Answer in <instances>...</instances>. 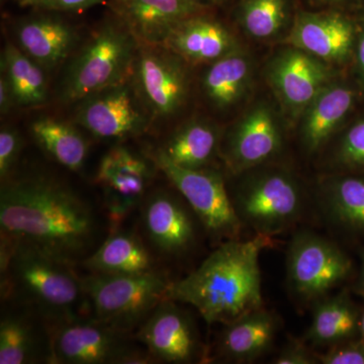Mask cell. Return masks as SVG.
Wrapping results in <instances>:
<instances>
[{
    "mask_svg": "<svg viewBox=\"0 0 364 364\" xmlns=\"http://www.w3.org/2000/svg\"><path fill=\"white\" fill-rule=\"evenodd\" d=\"M317 358L323 364H364V343L359 338L349 340L317 354Z\"/></svg>",
    "mask_w": 364,
    "mask_h": 364,
    "instance_id": "33",
    "label": "cell"
},
{
    "mask_svg": "<svg viewBox=\"0 0 364 364\" xmlns=\"http://www.w3.org/2000/svg\"><path fill=\"white\" fill-rule=\"evenodd\" d=\"M196 220L186 200L170 191H154L146 196L141 203V226L145 241L151 250L170 259L181 258L195 248L198 242Z\"/></svg>",
    "mask_w": 364,
    "mask_h": 364,
    "instance_id": "12",
    "label": "cell"
},
{
    "mask_svg": "<svg viewBox=\"0 0 364 364\" xmlns=\"http://www.w3.org/2000/svg\"><path fill=\"white\" fill-rule=\"evenodd\" d=\"M282 134L279 122L265 105L246 112L221 140L220 152L231 171L240 174L264 164L279 152Z\"/></svg>",
    "mask_w": 364,
    "mask_h": 364,
    "instance_id": "15",
    "label": "cell"
},
{
    "mask_svg": "<svg viewBox=\"0 0 364 364\" xmlns=\"http://www.w3.org/2000/svg\"><path fill=\"white\" fill-rule=\"evenodd\" d=\"M28 1L35 2V1H36V0H28Z\"/></svg>",
    "mask_w": 364,
    "mask_h": 364,
    "instance_id": "44",
    "label": "cell"
},
{
    "mask_svg": "<svg viewBox=\"0 0 364 364\" xmlns=\"http://www.w3.org/2000/svg\"><path fill=\"white\" fill-rule=\"evenodd\" d=\"M141 104L135 87L126 81L85 98L76 121L97 138L124 139L140 135L148 126Z\"/></svg>",
    "mask_w": 364,
    "mask_h": 364,
    "instance_id": "14",
    "label": "cell"
},
{
    "mask_svg": "<svg viewBox=\"0 0 364 364\" xmlns=\"http://www.w3.org/2000/svg\"><path fill=\"white\" fill-rule=\"evenodd\" d=\"M220 145L221 136L214 124L198 119L181 126L158 150L177 166L203 169L215 159Z\"/></svg>",
    "mask_w": 364,
    "mask_h": 364,
    "instance_id": "27",
    "label": "cell"
},
{
    "mask_svg": "<svg viewBox=\"0 0 364 364\" xmlns=\"http://www.w3.org/2000/svg\"><path fill=\"white\" fill-rule=\"evenodd\" d=\"M21 150V140L18 132L11 128L0 132V177L4 181L11 176Z\"/></svg>",
    "mask_w": 364,
    "mask_h": 364,
    "instance_id": "34",
    "label": "cell"
},
{
    "mask_svg": "<svg viewBox=\"0 0 364 364\" xmlns=\"http://www.w3.org/2000/svg\"><path fill=\"white\" fill-rule=\"evenodd\" d=\"M318 205L333 227L364 240V173L339 171L318 186Z\"/></svg>",
    "mask_w": 364,
    "mask_h": 364,
    "instance_id": "20",
    "label": "cell"
},
{
    "mask_svg": "<svg viewBox=\"0 0 364 364\" xmlns=\"http://www.w3.org/2000/svg\"><path fill=\"white\" fill-rule=\"evenodd\" d=\"M74 267L32 244L1 237L2 299L32 309L52 329L90 312Z\"/></svg>",
    "mask_w": 364,
    "mask_h": 364,
    "instance_id": "3",
    "label": "cell"
},
{
    "mask_svg": "<svg viewBox=\"0 0 364 364\" xmlns=\"http://www.w3.org/2000/svg\"><path fill=\"white\" fill-rule=\"evenodd\" d=\"M152 160L188 203L215 243L240 239L243 224L235 212L229 191L219 172L177 166L159 150L153 153Z\"/></svg>",
    "mask_w": 364,
    "mask_h": 364,
    "instance_id": "7",
    "label": "cell"
},
{
    "mask_svg": "<svg viewBox=\"0 0 364 364\" xmlns=\"http://www.w3.org/2000/svg\"><path fill=\"white\" fill-rule=\"evenodd\" d=\"M287 18L286 0H244L240 21L255 39H267L284 28Z\"/></svg>",
    "mask_w": 364,
    "mask_h": 364,
    "instance_id": "31",
    "label": "cell"
},
{
    "mask_svg": "<svg viewBox=\"0 0 364 364\" xmlns=\"http://www.w3.org/2000/svg\"><path fill=\"white\" fill-rule=\"evenodd\" d=\"M351 258L334 242L310 231L291 239L287 253V282L304 304L317 303L350 277Z\"/></svg>",
    "mask_w": 364,
    "mask_h": 364,
    "instance_id": "9",
    "label": "cell"
},
{
    "mask_svg": "<svg viewBox=\"0 0 364 364\" xmlns=\"http://www.w3.org/2000/svg\"><path fill=\"white\" fill-rule=\"evenodd\" d=\"M160 46L191 63H213L234 52L235 41L221 23L198 16L176 26Z\"/></svg>",
    "mask_w": 364,
    "mask_h": 364,
    "instance_id": "23",
    "label": "cell"
},
{
    "mask_svg": "<svg viewBox=\"0 0 364 364\" xmlns=\"http://www.w3.org/2000/svg\"><path fill=\"white\" fill-rule=\"evenodd\" d=\"M104 0H36L41 6L60 11H77L102 4Z\"/></svg>",
    "mask_w": 364,
    "mask_h": 364,
    "instance_id": "37",
    "label": "cell"
},
{
    "mask_svg": "<svg viewBox=\"0 0 364 364\" xmlns=\"http://www.w3.org/2000/svg\"><path fill=\"white\" fill-rule=\"evenodd\" d=\"M277 331V321L264 309L254 311L225 325L218 341L219 358L231 363H250L272 346Z\"/></svg>",
    "mask_w": 364,
    "mask_h": 364,
    "instance_id": "24",
    "label": "cell"
},
{
    "mask_svg": "<svg viewBox=\"0 0 364 364\" xmlns=\"http://www.w3.org/2000/svg\"><path fill=\"white\" fill-rule=\"evenodd\" d=\"M117 1L121 2L122 4H126L129 0H117Z\"/></svg>",
    "mask_w": 364,
    "mask_h": 364,
    "instance_id": "42",
    "label": "cell"
},
{
    "mask_svg": "<svg viewBox=\"0 0 364 364\" xmlns=\"http://www.w3.org/2000/svg\"><path fill=\"white\" fill-rule=\"evenodd\" d=\"M90 273L136 275L160 272L147 242L129 230H114L82 261Z\"/></svg>",
    "mask_w": 364,
    "mask_h": 364,
    "instance_id": "22",
    "label": "cell"
},
{
    "mask_svg": "<svg viewBox=\"0 0 364 364\" xmlns=\"http://www.w3.org/2000/svg\"><path fill=\"white\" fill-rule=\"evenodd\" d=\"M272 245V237L259 234L219 244L188 277L171 282L167 299L193 306L208 324H230L262 309L259 257Z\"/></svg>",
    "mask_w": 364,
    "mask_h": 364,
    "instance_id": "2",
    "label": "cell"
},
{
    "mask_svg": "<svg viewBox=\"0 0 364 364\" xmlns=\"http://www.w3.org/2000/svg\"><path fill=\"white\" fill-rule=\"evenodd\" d=\"M332 160L339 171L364 173V114L356 117L341 134Z\"/></svg>",
    "mask_w": 364,
    "mask_h": 364,
    "instance_id": "32",
    "label": "cell"
},
{
    "mask_svg": "<svg viewBox=\"0 0 364 364\" xmlns=\"http://www.w3.org/2000/svg\"><path fill=\"white\" fill-rule=\"evenodd\" d=\"M268 78L282 105L294 114H303L329 83V73L320 59L294 47L272 60Z\"/></svg>",
    "mask_w": 364,
    "mask_h": 364,
    "instance_id": "18",
    "label": "cell"
},
{
    "mask_svg": "<svg viewBox=\"0 0 364 364\" xmlns=\"http://www.w3.org/2000/svg\"><path fill=\"white\" fill-rule=\"evenodd\" d=\"M14 105L16 104L13 91H11L6 76L1 74V77H0V111H1V114H7Z\"/></svg>",
    "mask_w": 364,
    "mask_h": 364,
    "instance_id": "38",
    "label": "cell"
},
{
    "mask_svg": "<svg viewBox=\"0 0 364 364\" xmlns=\"http://www.w3.org/2000/svg\"><path fill=\"white\" fill-rule=\"evenodd\" d=\"M359 339L364 343V306L360 310V317H359Z\"/></svg>",
    "mask_w": 364,
    "mask_h": 364,
    "instance_id": "40",
    "label": "cell"
},
{
    "mask_svg": "<svg viewBox=\"0 0 364 364\" xmlns=\"http://www.w3.org/2000/svg\"><path fill=\"white\" fill-rule=\"evenodd\" d=\"M54 364L155 363L135 334L119 331L91 317L52 329Z\"/></svg>",
    "mask_w": 364,
    "mask_h": 364,
    "instance_id": "8",
    "label": "cell"
},
{
    "mask_svg": "<svg viewBox=\"0 0 364 364\" xmlns=\"http://www.w3.org/2000/svg\"><path fill=\"white\" fill-rule=\"evenodd\" d=\"M354 291L359 296L364 298V249L363 253H361L360 272H359L358 279L356 280L355 286H354Z\"/></svg>",
    "mask_w": 364,
    "mask_h": 364,
    "instance_id": "39",
    "label": "cell"
},
{
    "mask_svg": "<svg viewBox=\"0 0 364 364\" xmlns=\"http://www.w3.org/2000/svg\"><path fill=\"white\" fill-rule=\"evenodd\" d=\"M1 70L9 81L16 105L33 107L47 100L44 69L16 46L6 45L2 54Z\"/></svg>",
    "mask_w": 364,
    "mask_h": 364,
    "instance_id": "30",
    "label": "cell"
},
{
    "mask_svg": "<svg viewBox=\"0 0 364 364\" xmlns=\"http://www.w3.org/2000/svg\"><path fill=\"white\" fill-rule=\"evenodd\" d=\"M358 83L341 81L327 85L304 112L301 142L317 152L343 126L363 97Z\"/></svg>",
    "mask_w": 364,
    "mask_h": 364,
    "instance_id": "19",
    "label": "cell"
},
{
    "mask_svg": "<svg viewBox=\"0 0 364 364\" xmlns=\"http://www.w3.org/2000/svg\"><path fill=\"white\" fill-rule=\"evenodd\" d=\"M16 37L21 49L47 70L63 63L76 43V33L70 26L46 16L23 21Z\"/></svg>",
    "mask_w": 364,
    "mask_h": 364,
    "instance_id": "25",
    "label": "cell"
},
{
    "mask_svg": "<svg viewBox=\"0 0 364 364\" xmlns=\"http://www.w3.org/2000/svg\"><path fill=\"white\" fill-rule=\"evenodd\" d=\"M358 308L348 291L320 299L306 333V338L313 346L330 347L359 338Z\"/></svg>",
    "mask_w": 364,
    "mask_h": 364,
    "instance_id": "26",
    "label": "cell"
},
{
    "mask_svg": "<svg viewBox=\"0 0 364 364\" xmlns=\"http://www.w3.org/2000/svg\"><path fill=\"white\" fill-rule=\"evenodd\" d=\"M4 301L0 318V364L54 363L50 325L28 306Z\"/></svg>",
    "mask_w": 364,
    "mask_h": 364,
    "instance_id": "16",
    "label": "cell"
},
{
    "mask_svg": "<svg viewBox=\"0 0 364 364\" xmlns=\"http://www.w3.org/2000/svg\"><path fill=\"white\" fill-rule=\"evenodd\" d=\"M241 181L229 191L242 224L256 234L284 233L301 219L305 196L298 179L280 167H255L242 172Z\"/></svg>",
    "mask_w": 364,
    "mask_h": 364,
    "instance_id": "4",
    "label": "cell"
},
{
    "mask_svg": "<svg viewBox=\"0 0 364 364\" xmlns=\"http://www.w3.org/2000/svg\"><path fill=\"white\" fill-rule=\"evenodd\" d=\"M358 23V39L354 50V68L356 72V83L364 95V16Z\"/></svg>",
    "mask_w": 364,
    "mask_h": 364,
    "instance_id": "36",
    "label": "cell"
},
{
    "mask_svg": "<svg viewBox=\"0 0 364 364\" xmlns=\"http://www.w3.org/2000/svg\"><path fill=\"white\" fill-rule=\"evenodd\" d=\"M31 133L36 143L52 159L71 171L82 169L88 154V143L72 124L52 117L33 122Z\"/></svg>",
    "mask_w": 364,
    "mask_h": 364,
    "instance_id": "28",
    "label": "cell"
},
{
    "mask_svg": "<svg viewBox=\"0 0 364 364\" xmlns=\"http://www.w3.org/2000/svg\"><path fill=\"white\" fill-rule=\"evenodd\" d=\"M322 4H338V2L346 1V0H318Z\"/></svg>",
    "mask_w": 364,
    "mask_h": 364,
    "instance_id": "41",
    "label": "cell"
},
{
    "mask_svg": "<svg viewBox=\"0 0 364 364\" xmlns=\"http://www.w3.org/2000/svg\"><path fill=\"white\" fill-rule=\"evenodd\" d=\"M0 230L2 238L32 244L75 267L97 247L100 223L68 186L33 176L2 182Z\"/></svg>",
    "mask_w": 364,
    "mask_h": 364,
    "instance_id": "1",
    "label": "cell"
},
{
    "mask_svg": "<svg viewBox=\"0 0 364 364\" xmlns=\"http://www.w3.org/2000/svg\"><path fill=\"white\" fill-rule=\"evenodd\" d=\"M152 176L149 164L127 148L117 146L105 153L95 181L104 193V208L111 231L119 229L127 217L140 207Z\"/></svg>",
    "mask_w": 364,
    "mask_h": 364,
    "instance_id": "13",
    "label": "cell"
},
{
    "mask_svg": "<svg viewBox=\"0 0 364 364\" xmlns=\"http://www.w3.org/2000/svg\"><path fill=\"white\" fill-rule=\"evenodd\" d=\"M136 39L128 26L109 23L88 41L69 66L61 88V100L78 102L128 81L133 75Z\"/></svg>",
    "mask_w": 364,
    "mask_h": 364,
    "instance_id": "6",
    "label": "cell"
},
{
    "mask_svg": "<svg viewBox=\"0 0 364 364\" xmlns=\"http://www.w3.org/2000/svg\"><path fill=\"white\" fill-rule=\"evenodd\" d=\"M205 6L196 0H129L124 20L136 41L160 46L182 21L200 16Z\"/></svg>",
    "mask_w": 364,
    "mask_h": 364,
    "instance_id": "21",
    "label": "cell"
},
{
    "mask_svg": "<svg viewBox=\"0 0 364 364\" xmlns=\"http://www.w3.org/2000/svg\"><path fill=\"white\" fill-rule=\"evenodd\" d=\"M210 1H213V2H221V1H224V0H210Z\"/></svg>",
    "mask_w": 364,
    "mask_h": 364,
    "instance_id": "43",
    "label": "cell"
},
{
    "mask_svg": "<svg viewBox=\"0 0 364 364\" xmlns=\"http://www.w3.org/2000/svg\"><path fill=\"white\" fill-rule=\"evenodd\" d=\"M358 23L344 14H303L296 18L287 43L332 63L353 60Z\"/></svg>",
    "mask_w": 364,
    "mask_h": 364,
    "instance_id": "17",
    "label": "cell"
},
{
    "mask_svg": "<svg viewBox=\"0 0 364 364\" xmlns=\"http://www.w3.org/2000/svg\"><path fill=\"white\" fill-rule=\"evenodd\" d=\"M318 363L317 354L309 350L305 344L291 342L273 359L275 364H313Z\"/></svg>",
    "mask_w": 364,
    "mask_h": 364,
    "instance_id": "35",
    "label": "cell"
},
{
    "mask_svg": "<svg viewBox=\"0 0 364 364\" xmlns=\"http://www.w3.org/2000/svg\"><path fill=\"white\" fill-rule=\"evenodd\" d=\"M82 282L90 317L131 334L167 299L171 284L161 272L136 275L90 273Z\"/></svg>",
    "mask_w": 364,
    "mask_h": 364,
    "instance_id": "5",
    "label": "cell"
},
{
    "mask_svg": "<svg viewBox=\"0 0 364 364\" xmlns=\"http://www.w3.org/2000/svg\"><path fill=\"white\" fill-rule=\"evenodd\" d=\"M252 67L247 57L232 52L213 62L203 77V88L210 102L219 109L238 102L250 82Z\"/></svg>",
    "mask_w": 364,
    "mask_h": 364,
    "instance_id": "29",
    "label": "cell"
},
{
    "mask_svg": "<svg viewBox=\"0 0 364 364\" xmlns=\"http://www.w3.org/2000/svg\"><path fill=\"white\" fill-rule=\"evenodd\" d=\"M181 57L162 46L139 48L134 64V87L146 111L154 117L176 114L188 95V81Z\"/></svg>",
    "mask_w": 364,
    "mask_h": 364,
    "instance_id": "11",
    "label": "cell"
},
{
    "mask_svg": "<svg viewBox=\"0 0 364 364\" xmlns=\"http://www.w3.org/2000/svg\"><path fill=\"white\" fill-rule=\"evenodd\" d=\"M178 304L164 299L135 332L155 363H195L208 359L195 322Z\"/></svg>",
    "mask_w": 364,
    "mask_h": 364,
    "instance_id": "10",
    "label": "cell"
}]
</instances>
